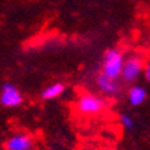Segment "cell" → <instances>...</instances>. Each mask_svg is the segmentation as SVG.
<instances>
[{
    "label": "cell",
    "instance_id": "6da1fadb",
    "mask_svg": "<svg viewBox=\"0 0 150 150\" xmlns=\"http://www.w3.org/2000/svg\"><path fill=\"white\" fill-rule=\"evenodd\" d=\"M125 63V56L117 47H110L105 51L102 58V72L105 76L118 81L121 78V71Z\"/></svg>",
    "mask_w": 150,
    "mask_h": 150
},
{
    "label": "cell",
    "instance_id": "7a4b0ae2",
    "mask_svg": "<svg viewBox=\"0 0 150 150\" xmlns=\"http://www.w3.org/2000/svg\"><path fill=\"white\" fill-rule=\"evenodd\" d=\"M105 107H106L105 100L90 93L82 94L76 100V110L83 115H97L105 110Z\"/></svg>",
    "mask_w": 150,
    "mask_h": 150
},
{
    "label": "cell",
    "instance_id": "3957f363",
    "mask_svg": "<svg viewBox=\"0 0 150 150\" xmlns=\"http://www.w3.org/2000/svg\"><path fill=\"white\" fill-rule=\"evenodd\" d=\"M144 63H142V58L138 55H131L130 58L125 59L123 67L121 71V79L125 83H133L139 78L141 72L144 70Z\"/></svg>",
    "mask_w": 150,
    "mask_h": 150
},
{
    "label": "cell",
    "instance_id": "277c9868",
    "mask_svg": "<svg viewBox=\"0 0 150 150\" xmlns=\"http://www.w3.org/2000/svg\"><path fill=\"white\" fill-rule=\"evenodd\" d=\"M23 102V97L20 91L11 83H6L1 87L0 94V103L6 107H16Z\"/></svg>",
    "mask_w": 150,
    "mask_h": 150
},
{
    "label": "cell",
    "instance_id": "5b68a950",
    "mask_svg": "<svg viewBox=\"0 0 150 150\" xmlns=\"http://www.w3.org/2000/svg\"><path fill=\"white\" fill-rule=\"evenodd\" d=\"M95 83H97L98 88L100 90V93H103L105 95H117V94L121 91V84H119L118 81L115 79H110L107 76L99 72L97 75V78H95Z\"/></svg>",
    "mask_w": 150,
    "mask_h": 150
},
{
    "label": "cell",
    "instance_id": "8992f818",
    "mask_svg": "<svg viewBox=\"0 0 150 150\" xmlns=\"http://www.w3.org/2000/svg\"><path fill=\"white\" fill-rule=\"evenodd\" d=\"M34 146L32 138L27 134H16L12 135L6 142L7 150H31Z\"/></svg>",
    "mask_w": 150,
    "mask_h": 150
},
{
    "label": "cell",
    "instance_id": "52a82bcc",
    "mask_svg": "<svg viewBox=\"0 0 150 150\" xmlns=\"http://www.w3.org/2000/svg\"><path fill=\"white\" fill-rule=\"evenodd\" d=\"M146 98H147V91L145 90V87H142L139 84L131 86L130 90H129L127 99L131 106H139L146 100Z\"/></svg>",
    "mask_w": 150,
    "mask_h": 150
},
{
    "label": "cell",
    "instance_id": "ba28073f",
    "mask_svg": "<svg viewBox=\"0 0 150 150\" xmlns=\"http://www.w3.org/2000/svg\"><path fill=\"white\" fill-rule=\"evenodd\" d=\"M64 84L60 83V82H56V83H52L50 86H47L43 91H42L40 97L43 99H55V98L60 97L63 93H64Z\"/></svg>",
    "mask_w": 150,
    "mask_h": 150
},
{
    "label": "cell",
    "instance_id": "9c48e42d",
    "mask_svg": "<svg viewBox=\"0 0 150 150\" xmlns=\"http://www.w3.org/2000/svg\"><path fill=\"white\" fill-rule=\"evenodd\" d=\"M119 122H121L122 127L126 129V130H133L134 129V119L129 114H125V112L119 114Z\"/></svg>",
    "mask_w": 150,
    "mask_h": 150
},
{
    "label": "cell",
    "instance_id": "30bf717a",
    "mask_svg": "<svg viewBox=\"0 0 150 150\" xmlns=\"http://www.w3.org/2000/svg\"><path fill=\"white\" fill-rule=\"evenodd\" d=\"M145 78H146L147 82H150V62L147 63L146 69H145Z\"/></svg>",
    "mask_w": 150,
    "mask_h": 150
}]
</instances>
